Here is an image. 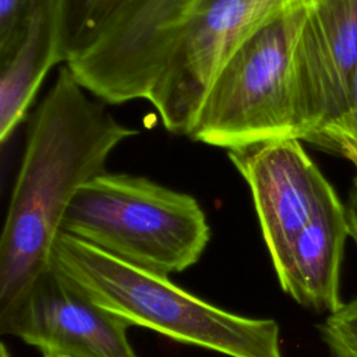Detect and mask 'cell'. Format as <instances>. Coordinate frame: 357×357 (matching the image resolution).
<instances>
[{"label": "cell", "instance_id": "cell-8", "mask_svg": "<svg viewBox=\"0 0 357 357\" xmlns=\"http://www.w3.org/2000/svg\"><path fill=\"white\" fill-rule=\"evenodd\" d=\"M227 156L250 187L264 241L278 269L296 237L337 195L297 138L229 149Z\"/></svg>", "mask_w": 357, "mask_h": 357}, {"label": "cell", "instance_id": "cell-2", "mask_svg": "<svg viewBox=\"0 0 357 357\" xmlns=\"http://www.w3.org/2000/svg\"><path fill=\"white\" fill-rule=\"evenodd\" d=\"M52 261L96 304L128 325L227 357H283L275 319L218 308L167 276L123 262L64 231L54 241Z\"/></svg>", "mask_w": 357, "mask_h": 357}, {"label": "cell", "instance_id": "cell-3", "mask_svg": "<svg viewBox=\"0 0 357 357\" xmlns=\"http://www.w3.org/2000/svg\"><path fill=\"white\" fill-rule=\"evenodd\" d=\"M61 231L163 276L192 266L211 238L205 212L192 195L144 176L109 172L77 191Z\"/></svg>", "mask_w": 357, "mask_h": 357}, {"label": "cell", "instance_id": "cell-4", "mask_svg": "<svg viewBox=\"0 0 357 357\" xmlns=\"http://www.w3.org/2000/svg\"><path fill=\"white\" fill-rule=\"evenodd\" d=\"M305 4L252 32L213 77L187 137L226 151L300 137L291 56Z\"/></svg>", "mask_w": 357, "mask_h": 357}, {"label": "cell", "instance_id": "cell-17", "mask_svg": "<svg viewBox=\"0 0 357 357\" xmlns=\"http://www.w3.org/2000/svg\"><path fill=\"white\" fill-rule=\"evenodd\" d=\"M0 346H1V347H0V357H11L10 353H8V350H7V347H6V344L1 343Z\"/></svg>", "mask_w": 357, "mask_h": 357}, {"label": "cell", "instance_id": "cell-9", "mask_svg": "<svg viewBox=\"0 0 357 357\" xmlns=\"http://www.w3.org/2000/svg\"><path fill=\"white\" fill-rule=\"evenodd\" d=\"M347 236V211L336 197L296 237L284 261L275 269L282 290L315 312L339 310L343 305L340 271Z\"/></svg>", "mask_w": 357, "mask_h": 357}, {"label": "cell", "instance_id": "cell-14", "mask_svg": "<svg viewBox=\"0 0 357 357\" xmlns=\"http://www.w3.org/2000/svg\"><path fill=\"white\" fill-rule=\"evenodd\" d=\"M310 142L342 155L357 169V67L351 81L347 112Z\"/></svg>", "mask_w": 357, "mask_h": 357}, {"label": "cell", "instance_id": "cell-16", "mask_svg": "<svg viewBox=\"0 0 357 357\" xmlns=\"http://www.w3.org/2000/svg\"><path fill=\"white\" fill-rule=\"evenodd\" d=\"M346 211H347V220H349V230H350V236L353 237V240L357 244V187L354 185L347 205H346Z\"/></svg>", "mask_w": 357, "mask_h": 357}, {"label": "cell", "instance_id": "cell-1", "mask_svg": "<svg viewBox=\"0 0 357 357\" xmlns=\"http://www.w3.org/2000/svg\"><path fill=\"white\" fill-rule=\"evenodd\" d=\"M106 105L64 64L38 106L0 240V308L50 265L77 191L106 172L116 146L138 134Z\"/></svg>", "mask_w": 357, "mask_h": 357}, {"label": "cell", "instance_id": "cell-11", "mask_svg": "<svg viewBox=\"0 0 357 357\" xmlns=\"http://www.w3.org/2000/svg\"><path fill=\"white\" fill-rule=\"evenodd\" d=\"M132 0H54L56 57L68 64L91 52Z\"/></svg>", "mask_w": 357, "mask_h": 357}, {"label": "cell", "instance_id": "cell-15", "mask_svg": "<svg viewBox=\"0 0 357 357\" xmlns=\"http://www.w3.org/2000/svg\"><path fill=\"white\" fill-rule=\"evenodd\" d=\"M40 0H0V66L21 46Z\"/></svg>", "mask_w": 357, "mask_h": 357}, {"label": "cell", "instance_id": "cell-18", "mask_svg": "<svg viewBox=\"0 0 357 357\" xmlns=\"http://www.w3.org/2000/svg\"><path fill=\"white\" fill-rule=\"evenodd\" d=\"M354 185L357 187V176H356V178H354Z\"/></svg>", "mask_w": 357, "mask_h": 357}, {"label": "cell", "instance_id": "cell-6", "mask_svg": "<svg viewBox=\"0 0 357 357\" xmlns=\"http://www.w3.org/2000/svg\"><path fill=\"white\" fill-rule=\"evenodd\" d=\"M128 326L53 261L0 308V332L36 347L43 357H137Z\"/></svg>", "mask_w": 357, "mask_h": 357}, {"label": "cell", "instance_id": "cell-5", "mask_svg": "<svg viewBox=\"0 0 357 357\" xmlns=\"http://www.w3.org/2000/svg\"><path fill=\"white\" fill-rule=\"evenodd\" d=\"M308 0H195L166 33L146 93L163 127L188 135L226 59L262 24Z\"/></svg>", "mask_w": 357, "mask_h": 357}, {"label": "cell", "instance_id": "cell-12", "mask_svg": "<svg viewBox=\"0 0 357 357\" xmlns=\"http://www.w3.org/2000/svg\"><path fill=\"white\" fill-rule=\"evenodd\" d=\"M195 0H132L114 26L116 36L132 52L152 56L170 28Z\"/></svg>", "mask_w": 357, "mask_h": 357}, {"label": "cell", "instance_id": "cell-10", "mask_svg": "<svg viewBox=\"0 0 357 357\" xmlns=\"http://www.w3.org/2000/svg\"><path fill=\"white\" fill-rule=\"evenodd\" d=\"M54 0H40L15 54L0 66V142L25 117L47 71L57 64Z\"/></svg>", "mask_w": 357, "mask_h": 357}, {"label": "cell", "instance_id": "cell-7", "mask_svg": "<svg viewBox=\"0 0 357 357\" xmlns=\"http://www.w3.org/2000/svg\"><path fill=\"white\" fill-rule=\"evenodd\" d=\"M301 139L344 116L357 67V0H308L291 56Z\"/></svg>", "mask_w": 357, "mask_h": 357}, {"label": "cell", "instance_id": "cell-13", "mask_svg": "<svg viewBox=\"0 0 357 357\" xmlns=\"http://www.w3.org/2000/svg\"><path fill=\"white\" fill-rule=\"evenodd\" d=\"M318 329L331 357H357V298L343 303Z\"/></svg>", "mask_w": 357, "mask_h": 357}]
</instances>
